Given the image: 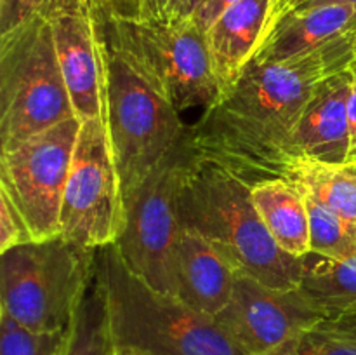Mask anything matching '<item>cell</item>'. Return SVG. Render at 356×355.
Listing matches in <instances>:
<instances>
[{
  "instance_id": "1",
  "label": "cell",
  "mask_w": 356,
  "mask_h": 355,
  "mask_svg": "<svg viewBox=\"0 0 356 355\" xmlns=\"http://www.w3.org/2000/svg\"><path fill=\"white\" fill-rule=\"evenodd\" d=\"M356 59V35L280 63L252 59L228 90L188 127V143L250 184L284 178L289 141L320 82Z\"/></svg>"
},
{
  "instance_id": "2",
  "label": "cell",
  "mask_w": 356,
  "mask_h": 355,
  "mask_svg": "<svg viewBox=\"0 0 356 355\" xmlns=\"http://www.w3.org/2000/svg\"><path fill=\"white\" fill-rule=\"evenodd\" d=\"M177 218L207 239L238 275L277 289L299 285L302 258L275 242L252 202V184L238 174L193 153L177 194Z\"/></svg>"
},
{
  "instance_id": "3",
  "label": "cell",
  "mask_w": 356,
  "mask_h": 355,
  "mask_svg": "<svg viewBox=\"0 0 356 355\" xmlns=\"http://www.w3.org/2000/svg\"><path fill=\"white\" fill-rule=\"evenodd\" d=\"M115 350L134 355H250L216 317L153 291L122 261L115 246L97 251Z\"/></svg>"
},
{
  "instance_id": "4",
  "label": "cell",
  "mask_w": 356,
  "mask_h": 355,
  "mask_svg": "<svg viewBox=\"0 0 356 355\" xmlns=\"http://www.w3.org/2000/svg\"><path fill=\"white\" fill-rule=\"evenodd\" d=\"M99 14L106 40L179 113L207 110L222 96L207 35L190 16L149 19Z\"/></svg>"
},
{
  "instance_id": "5",
  "label": "cell",
  "mask_w": 356,
  "mask_h": 355,
  "mask_svg": "<svg viewBox=\"0 0 356 355\" xmlns=\"http://www.w3.org/2000/svg\"><path fill=\"white\" fill-rule=\"evenodd\" d=\"M97 251L63 237L0 253V312L35 333H65L96 270Z\"/></svg>"
},
{
  "instance_id": "6",
  "label": "cell",
  "mask_w": 356,
  "mask_h": 355,
  "mask_svg": "<svg viewBox=\"0 0 356 355\" xmlns=\"http://www.w3.org/2000/svg\"><path fill=\"white\" fill-rule=\"evenodd\" d=\"M73 117L47 17L0 35V152Z\"/></svg>"
},
{
  "instance_id": "7",
  "label": "cell",
  "mask_w": 356,
  "mask_h": 355,
  "mask_svg": "<svg viewBox=\"0 0 356 355\" xmlns=\"http://www.w3.org/2000/svg\"><path fill=\"white\" fill-rule=\"evenodd\" d=\"M103 26V24H101ZM104 35V33H103ZM106 129L127 197L165 157L183 143L190 125L181 113L104 37Z\"/></svg>"
},
{
  "instance_id": "8",
  "label": "cell",
  "mask_w": 356,
  "mask_h": 355,
  "mask_svg": "<svg viewBox=\"0 0 356 355\" xmlns=\"http://www.w3.org/2000/svg\"><path fill=\"white\" fill-rule=\"evenodd\" d=\"M193 153L184 136L183 143L124 198V226L113 244L139 281L169 296L174 246L181 230L177 194Z\"/></svg>"
},
{
  "instance_id": "9",
  "label": "cell",
  "mask_w": 356,
  "mask_h": 355,
  "mask_svg": "<svg viewBox=\"0 0 356 355\" xmlns=\"http://www.w3.org/2000/svg\"><path fill=\"white\" fill-rule=\"evenodd\" d=\"M124 226V197L106 120H83L59 218V237L83 249L113 246Z\"/></svg>"
},
{
  "instance_id": "10",
  "label": "cell",
  "mask_w": 356,
  "mask_h": 355,
  "mask_svg": "<svg viewBox=\"0 0 356 355\" xmlns=\"http://www.w3.org/2000/svg\"><path fill=\"white\" fill-rule=\"evenodd\" d=\"M82 120H63L0 152V190L23 216L33 240L59 235L63 197Z\"/></svg>"
},
{
  "instance_id": "11",
  "label": "cell",
  "mask_w": 356,
  "mask_h": 355,
  "mask_svg": "<svg viewBox=\"0 0 356 355\" xmlns=\"http://www.w3.org/2000/svg\"><path fill=\"white\" fill-rule=\"evenodd\" d=\"M216 319L250 355H292L299 338L325 315L298 287L236 275L232 301Z\"/></svg>"
},
{
  "instance_id": "12",
  "label": "cell",
  "mask_w": 356,
  "mask_h": 355,
  "mask_svg": "<svg viewBox=\"0 0 356 355\" xmlns=\"http://www.w3.org/2000/svg\"><path fill=\"white\" fill-rule=\"evenodd\" d=\"M63 77L80 120L106 115V63L101 14L94 0H58L44 14Z\"/></svg>"
},
{
  "instance_id": "13",
  "label": "cell",
  "mask_w": 356,
  "mask_h": 355,
  "mask_svg": "<svg viewBox=\"0 0 356 355\" xmlns=\"http://www.w3.org/2000/svg\"><path fill=\"white\" fill-rule=\"evenodd\" d=\"M353 75L350 68L327 77L313 93L289 141V164L294 159L348 166V100Z\"/></svg>"
},
{
  "instance_id": "14",
  "label": "cell",
  "mask_w": 356,
  "mask_h": 355,
  "mask_svg": "<svg viewBox=\"0 0 356 355\" xmlns=\"http://www.w3.org/2000/svg\"><path fill=\"white\" fill-rule=\"evenodd\" d=\"M236 271L200 233L181 226L172 254V294L197 312L218 317L232 301Z\"/></svg>"
},
{
  "instance_id": "15",
  "label": "cell",
  "mask_w": 356,
  "mask_h": 355,
  "mask_svg": "<svg viewBox=\"0 0 356 355\" xmlns=\"http://www.w3.org/2000/svg\"><path fill=\"white\" fill-rule=\"evenodd\" d=\"M280 0H238L207 30V44L222 93L235 84L266 42Z\"/></svg>"
},
{
  "instance_id": "16",
  "label": "cell",
  "mask_w": 356,
  "mask_h": 355,
  "mask_svg": "<svg viewBox=\"0 0 356 355\" xmlns=\"http://www.w3.org/2000/svg\"><path fill=\"white\" fill-rule=\"evenodd\" d=\"M353 21L355 9L346 3L287 10L277 17L273 30L254 59L280 63L309 54L353 33Z\"/></svg>"
},
{
  "instance_id": "17",
  "label": "cell",
  "mask_w": 356,
  "mask_h": 355,
  "mask_svg": "<svg viewBox=\"0 0 356 355\" xmlns=\"http://www.w3.org/2000/svg\"><path fill=\"white\" fill-rule=\"evenodd\" d=\"M252 202L275 242L292 256L309 253V218L305 195L285 178L252 184Z\"/></svg>"
},
{
  "instance_id": "18",
  "label": "cell",
  "mask_w": 356,
  "mask_h": 355,
  "mask_svg": "<svg viewBox=\"0 0 356 355\" xmlns=\"http://www.w3.org/2000/svg\"><path fill=\"white\" fill-rule=\"evenodd\" d=\"M298 289L325 317L356 312V254L336 260L309 251Z\"/></svg>"
},
{
  "instance_id": "19",
  "label": "cell",
  "mask_w": 356,
  "mask_h": 355,
  "mask_svg": "<svg viewBox=\"0 0 356 355\" xmlns=\"http://www.w3.org/2000/svg\"><path fill=\"white\" fill-rule=\"evenodd\" d=\"M302 195L322 202L356 225V169L350 166L294 159L284 173Z\"/></svg>"
},
{
  "instance_id": "20",
  "label": "cell",
  "mask_w": 356,
  "mask_h": 355,
  "mask_svg": "<svg viewBox=\"0 0 356 355\" xmlns=\"http://www.w3.org/2000/svg\"><path fill=\"white\" fill-rule=\"evenodd\" d=\"M61 355H115L106 285L97 267V258L89 287L66 331Z\"/></svg>"
},
{
  "instance_id": "21",
  "label": "cell",
  "mask_w": 356,
  "mask_h": 355,
  "mask_svg": "<svg viewBox=\"0 0 356 355\" xmlns=\"http://www.w3.org/2000/svg\"><path fill=\"white\" fill-rule=\"evenodd\" d=\"M309 218V251L336 260L356 254V225L344 219L330 207L306 197Z\"/></svg>"
},
{
  "instance_id": "22",
  "label": "cell",
  "mask_w": 356,
  "mask_h": 355,
  "mask_svg": "<svg viewBox=\"0 0 356 355\" xmlns=\"http://www.w3.org/2000/svg\"><path fill=\"white\" fill-rule=\"evenodd\" d=\"M292 355H356V312L318 320L299 338Z\"/></svg>"
},
{
  "instance_id": "23",
  "label": "cell",
  "mask_w": 356,
  "mask_h": 355,
  "mask_svg": "<svg viewBox=\"0 0 356 355\" xmlns=\"http://www.w3.org/2000/svg\"><path fill=\"white\" fill-rule=\"evenodd\" d=\"M65 333H35L0 312V355H61Z\"/></svg>"
},
{
  "instance_id": "24",
  "label": "cell",
  "mask_w": 356,
  "mask_h": 355,
  "mask_svg": "<svg viewBox=\"0 0 356 355\" xmlns=\"http://www.w3.org/2000/svg\"><path fill=\"white\" fill-rule=\"evenodd\" d=\"M31 235L23 216L9 197L0 190V253L19 244L30 242Z\"/></svg>"
},
{
  "instance_id": "25",
  "label": "cell",
  "mask_w": 356,
  "mask_h": 355,
  "mask_svg": "<svg viewBox=\"0 0 356 355\" xmlns=\"http://www.w3.org/2000/svg\"><path fill=\"white\" fill-rule=\"evenodd\" d=\"M58 0H0V35L9 33L35 16H44Z\"/></svg>"
},
{
  "instance_id": "26",
  "label": "cell",
  "mask_w": 356,
  "mask_h": 355,
  "mask_svg": "<svg viewBox=\"0 0 356 355\" xmlns=\"http://www.w3.org/2000/svg\"><path fill=\"white\" fill-rule=\"evenodd\" d=\"M149 19L188 17L186 0H141V16Z\"/></svg>"
},
{
  "instance_id": "27",
  "label": "cell",
  "mask_w": 356,
  "mask_h": 355,
  "mask_svg": "<svg viewBox=\"0 0 356 355\" xmlns=\"http://www.w3.org/2000/svg\"><path fill=\"white\" fill-rule=\"evenodd\" d=\"M236 2L238 0H202L190 17L204 33H207L209 28Z\"/></svg>"
},
{
  "instance_id": "28",
  "label": "cell",
  "mask_w": 356,
  "mask_h": 355,
  "mask_svg": "<svg viewBox=\"0 0 356 355\" xmlns=\"http://www.w3.org/2000/svg\"><path fill=\"white\" fill-rule=\"evenodd\" d=\"M94 2L104 14L127 17L141 16V0H94Z\"/></svg>"
},
{
  "instance_id": "29",
  "label": "cell",
  "mask_w": 356,
  "mask_h": 355,
  "mask_svg": "<svg viewBox=\"0 0 356 355\" xmlns=\"http://www.w3.org/2000/svg\"><path fill=\"white\" fill-rule=\"evenodd\" d=\"M348 136H350V157L348 166L356 164V82L353 79L350 100H348Z\"/></svg>"
},
{
  "instance_id": "30",
  "label": "cell",
  "mask_w": 356,
  "mask_h": 355,
  "mask_svg": "<svg viewBox=\"0 0 356 355\" xmlns=\"http://www.w3.org/2000/svg\"><path fill=\"white\" fill-rule=\"evenodd\" d=\"M327 3H346L355 9V21H353V33L356 35V0H308V2L301 3L296 9H306V7H316V6H327ZM294 10V9H291Z\"/></svg>"
},
{
  "instance_id": "31",
  "label": "cell",
  "mask_w": 356,
  "mask_h": 355,
  "mask_svg": "<svg viewBox=\"0 0 356 355\" xmlns=\"http://www.w3.org/2000/svg\"><path fill=\"white\" fill-rule=\"evenodd\" d=\"M305 2H308V0H280V6H278V16L287 13V10L296 9V7L301 6V3Z\"/></svg>"
},
{
  "instance_id": "32",
  "label": "cell",
  "mask_w": 356,
  "mask_h": 355,
  "mask_svg": "<svg viewBox=\"0 0 356 355\" xmlns=\"http://www.w3.org/2000/svg\"><path fill=\"white\" fill-rule=\"evenodd\" d=\"M202 0H186V13L188 16H191V13H193L195 9L198 7V3H200Z\"/></svg>"
},
{
  "instance_id": "33",
  "label": "cell",
  "mask_w": 356,
  "mask_h": 355,
  "mask_svg": "<svg viewBox=\"0 0 356 355\" xmlns=\"http://www.w3.org/2000/svg\"><path fill=\"white\" fill-rule=\"evenodd\" d=\"M350 72H351V75H353V79H355V82H356V59L353 61V65L350 66Z\"/></svg>"
},
{
  "instance_id": "34",
  "label": "cell",
  "mask_w": 356,
  "mask_h": 355,
  "mask_svg": "<svg viewBox=\"0 0 356 355\" xmlns=\"http://www.w3.org/2000/svg\"><path fill=\"white\" fill-rule=\"evenodd\" d=\"M115 355H134V354H129V352H117V350H115Z\"/></svg>"
},
{
  "instance_id": "35",
  "label": "cell",
  "mask_w": 356,
  "mask_h": 355,
  "mask_svg": "<svg viewBox=\"0 0 356 355\" xmlns=\"http://www.w3.org/2000/svg\"><path fill=\"white\" fill-rule=\"evenodd\" d=\"M350 167H353V169H356V164H355V166H350Z\"/></svg>"
}]
</instances>
